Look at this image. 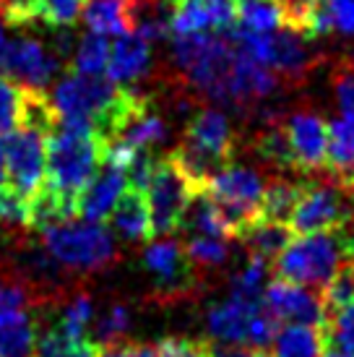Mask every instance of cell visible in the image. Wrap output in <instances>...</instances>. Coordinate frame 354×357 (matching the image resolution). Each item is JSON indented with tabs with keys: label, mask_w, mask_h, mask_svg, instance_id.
Returning <instances> with one entry per match:
<instances>
[{
	"label": "cell",
	"mask_w": 354,
	"mask_h": 357,
	"mask_svg": "<svg viewBox=\"0 0 354 357\" xmlns=\"http://www.w3.org/2000/svg\"><path fill=\"white\" fill-rule=\"evenodd\" d=\"M172 63L187 84L203 97L232 107L263 102L276 91L274 70L253 58L222 34H187L172 42Z\"/></svg>",
	"instance_id": "cell-1"
},
{
	"label": "cell",
	"mask_w": 354,
	"mask_h": 357,
	"mask_svg": "<svg viewBox=\"0 0 354 357\" xmlns=\"http://www.w3.org/2000/svg\"><path fill=\"white\" fill-rule=\"evenodd\" d=\"M105 162L102 141L86 128L55 123L47 133V178L42 190L58 201L68 219L79 217V199Z\"/></svg>",
	"instance_id": "cell-2"
},
{
	"label": "cell",
	"mask_w": 354,
	"mask_h": 357,
	"mask_svg": "<svg viewBox=\"0 0 354 357\" xmlns=\"http://www.w3.org/2000/svg\"><path fill=\"white\" fill-rule=\"evenodd\" d=\"M349 261H354L349 229H331L295 235L274 261V268L279 279L321 292Z\"/></svg>",
	"instance_id": "cell-3"
},
{
	"label": "cell",
	"mask_w": 354,
	"mask_h": 357,
	"mask_svg": "<svg viewBox=\"0 0 354 357\" xmlns=\"http://www.w3.org/2000/svg\"><path fill=\"white\" fill-rule=\"evenodd\" d=\"M214 201L229 238L243 240L250 229L263 222L266 180L261 172L245 165H226L203 188Z\"/></svg>",
	"instance_id": "cell-4"
},
{
	"label": "cell",
	"mask_w": 354,
	"mask_h": 357,
	"mask_svg": "<svg viewBox=\"0 0 354 357\" xmlns=\"http://www.w3.org/2000/svg\"><path fill=\"white\" fill-rule=\"evenodd\" d=\"M206 328L211 342L222 347L266 349L274 344L282 324L268 313L263 300H243L229 295L208 307Z\"/></svg>",
	"instance_id": "cell-5"
},
{
	"label": "cell",
	"mask_w": 354,
	"mask_h": 357,
	"mask_svg": "<svg viewBox=\"0 0 354 357\" xmlns=\"http://www.w3.org/2000/svg\"><path fill=\"white\" fill-rule=\"evenodd\" d=\"M42 248L60 268L70 271H99L118 258L115 238L102 225L60 222L42 229Z\"/></svg>",
	"instance_id": "cell-6"
},
{
	"label": "cell",
	"mask_w": 354,
	"mask_h": 357,
	"mask_svg": "<svg viewBox=\"0 0 354 357\" xmlns=\"http://www.w3.org/2000/svg\"><path fill=\"white\" fill-rule=\"evenodd\" d=\"M354 222V196L336 180H307L297 208L289 219V229L295 235L349 229Z\"/></svg>",
	"instance_id": "cell-7"
},
{
	"label": "cell",
	"mask_w": 354,
	"mask_h": 357,
	"mask_svg": "<svg viewBox=\"0 0 354 357\" xmlns=\"http://www.w3.org/2000/svg\"><path fill=\"white\" fill-rule=\"evenodd\" d=\"M144 193H146L154 238H167V235H175L177 229H183L187 206L196 196V188L190 185V180L180 172V167L172 159L164 157L154 162V169H151V178H148Z\"/></svg>",
	"instance_id": "cell-8"
},
{
	"label": "cell",
	"mask_w": 354,
	"mask_h": 357,
	"mask_svg": "<svg viewBox=\"0 0 354 357\" xmlns=\"http://www.w3.org/2000/svg\"><path fill=\"white\" fill-rule=\"evenodd\" d=\"M305 40V34L289 26L266 31V34L232 29V42L247 58H253L258 66L274 70L276 76H286V79H300L313 63V52Z\"/></svg>",
	"instance_id": "cell-9"
},
{
	"label": "cell",
	"mask_w": 354,
	"mask_h": 357,
	"mask_svg": "<svg viewBox=\"0 0 354 357\" xmlns=\"http://www.w3.org/2000/svg\"><path fill=\"white\" fill-rule=\"evenodd\" d=\"M3 149L10 193L29 206L47 178V139L42 130L21 126L3 139Z\"/></svg>",
	"instance_id": "cell-10"
},
{
	"label": "cell",
	"mask_w": 354,
	"mask_h": 357,
	"mask_svg": "<svg viewBox=\"0 0 354 357\" xmlns=\"http://www.w3.org/2000/svg\"><path fill=\"white\" fill-rule=\"evenodd\" d=\"M60 66H63V58L52 45H45L34 37H16V40H8L3 50L0 76H6L24 89L45 91Z\"/></svg>",
	"instance_id": "cell-11"
},
{
	"label": "cell",
	"mask_w": 354,
	"mask_h": 357,
	"mask_svg": "<svg viewBox=\"0 0 354 357\" xmlns=\"http://www.w3.org/2000/svg\"><path fill=\"white\" fill-rule=\"evenodd\" d=\"M263 305L279 324L297 326H321L325 324V307L321 292L313 287H302L286 279H271L263 289Z\"/></svg>",
	"instance_id": "cell-12"
},
{
	"label": "cell",
	"mask_w": 354,
	"mask_h": 357,
	"mask_svg": "<svg viewBox=\"0 0 354 357\" xmlns=\"http://www.w3.org/2000/svg\"><path fill=\"white\" fill-rule=\"evenodd\" d=\"M144 268L151 274L154 287L162 298H183L193 292L196 266L190 264L185 248L175 240L148 243L144 250Z\"/></svg>",
	"instance_id": "cell-13"
},
{
	"label": "cell",
	"mask_w": 354,
	"mask_h": 357,
	"mask_svg": "<svg viewBox=\"0 0 354 357\" xmlns=\"http://www.w3.org/2000/svg\"><path fill=\"white\" fill-rule=\"evenodd\" d=\"M237 21V0H175L172 34H222Z\"/></svg>",
	"instance_id": "cell-14"
},
{
	"label": "cell",
	"mask_w": 354,
	"mask_h": 357,
	"mask_svg": "<svg viewBox=\"0 0 354 357\" xmlns=\"http://www.w3.org/2000/svg\"><path fill=\"white\" fill-rule=\"evenodd\" d=\"M295 157L297 172H318L325 169L328 151V126L313 112H295L282 123Z\"/></svg>",
	"instance_id": "cell-15"
},
{
	"label": "cell",
	"mask_w": 354,
	"mask_h": 357,
	"mask_svg": "<svg viewBox=\"0 0 354 357\" xmlns=\"http://www.w3.org/2000/svg\"><path fill=\"white\" fill-rule=\"evenodd\" d=\"M128 185H130L128 175H125L123 169L112 167L107 162H102V167L97 169V175L91 178L86 190L81 193L79 217L84 219V222H91V225H105Z\"/></svg>",
	"instance_id": "cell-16"
},
{
	"label": "cell",
	"mask_w": 354,
	"mask_h": 357,
	"mask_svg": "<svg viewBox=\"0 0 354 357\" xmlns=\"http://www.w3.org/2000/svg\"><path fill=\"white\" fill-rule=\"evenodd\" d=\"M148 70H151V42H146L136 31L120 34L109 50L107 79L128 89L130 84L146 79Z\"/></svg>",
	"instance_id": "cell-17"
},
{
	"label": "cell",
	"mask_w": 354,
	"mask_h": 357,
	"mask_svg": "<svg viewBox=\"0 0 354 357\" xmlns=\"http://www.w3.org/2000/svg\"><path fill=\"white\" fill-rule=\"evenodd\" d=\"M40 316L29 307L0 313V357H37Z\"/></svg>",
	"instance_id": "cell-18"
},
{
	"label": "cell",
	"mask_w": 354,
	"mask_h": 357,
	"mask_svg": "<svg viewBox=\"0 0 354 357\" xmlns=\"http://www.w3.org/2000/svg\"><path fill=\"white\" fill-rule=\"evenodd\" d=\"M107 222L120 238L133 240V243H146V240L154 238L151 235V214H148L146 193L133 188V185H128L125 193L120 196Z\"/></svg>",
	"instance_id": "cell-19"
},
{
	"label": "cell",
	"mask_w": 354,
	"mask_h": 357,
	"mask_svg": "<svg viewBox=\"0 0 354 357\" xmlns=\"http://www.w3.org/2000/svg\"><path fill=\"white\" fill-rule=\"evenodd\" d=\"M328 178L349 185L354 180V120L341 118L328 126V151H325Z\"/></svg>",
	"instance_id": "cell-20"
},
{
	"label": "cell",
	"mask_w": 354,
	"mask_h": 357,
	"mask_svg": "<svg viewBox=\"0 0 354 357\" xmlns=\"http://www.w3.org/2000/svg\"><path fill=\"white\" fill-rule=\"evenodd\" d=\"M84 24L102 37H120L130 31V0H86Z\"/></svg>",
	"instance_id": "cell-21"
},
{
	"label": "cell",
	"mask_w": 354,
	"mask_h": 357,
	"mask_svg": "<svg viewBox=\"0 0 354 357\" xmlns=\"http://www.w3.org/2000/svg\"><path fill=\"white\" fill-rule=\"evenodd\" d=\"M286 26L282 0H237V26L240 31L266 34Z\"/></svg>",
	"instance_id": "cell-22"
},
{
	"label": "cell",
	"mask_w": 354,
	"mask_h": 357,
	"mask_svg": "<svg viewBox=\"0 0 354 357\" xmlns=\"http://www.w3.org/2000/svg\"><path fill=\"white\" fill-rule=\"evenodd\" d=\"M325 334L321 326H297L286 324L274 339V357H321Z\"/></svg>",
	"instance_id": "cell-23"
},
{
	"label": "cell",
	"mask_w": 354,
	"mask_h": 357,
	"mask_svg": "<svg viewBox=\"0 0 354 357\" xmlns=\"http://www.w3.org/2000/svg\"><path fill=\"white\" fill-rule=\"evenodd\" d=\"M109 50H112V45L107 42V37L88 31V34L79 37L76 45H73V52H70V70H73V73H81V76L99 79L102 73H107Z\"/></svg>",
	"instance_id": "cell-24"
},
{
	"label": "cell",
	"mask_w": 354,
	"mask_h": 357,
	"mask_svg": "<svg viewBox=\"0 0 354 357\" xmlns=\"http://www.w3.org/2000/svg\"><path fill=\"white\" fill-rule=\"evenodd\" d=\"M300 193H302V183H295L292 178H274L271 183H266L263 222H279V225L289 227V219L295 214Z\"/></svg>",
	"instance_id": "cell-25"
},
{
	"label": "cell",
	"mask_w": 354,
	"mask_h": 357,
	"mask_svg": "<svg viewBox=\"0 0 354 357\" xmlns=\"http://www.w3.org/2000/svg\"><path fill=\"white\" fill-rule=\"evenodd\" d=\"M105 349L91 337H66L60 328L49 326L40 334L37 357H102Z\"/></svg>",
	"instance_id": "cell-26"
},
{
	"label": "cell",
	"mask_w": 354,
	"mask_h": 357,
	"mask_svg": "<svg viewBox=\"0 0 354 357\" xmlns=\"http://www.w3.org/2000/svg\"><path fill=\"white\" fill-rule=\"evenodd\" d=\"M295 238V232L286 227V225H279V222H261L256 227L247 232L243 243L247 245L250 256H261L266 261H276L279 253L289 245V240Z\"/></svg>",
	"instance_id": "cell-27"
},
{
	"label": "cell",
	"mask_w": 354,
	"mask_h": 357,
	"mask_svg": "<svg viewBox=\"0 0 354 357\" xmlns=\"http://www.w3.org/2000/svg\"><path fill=\"white\" fill-rule=\"evenodd\" d=\"M328 31L354 34V0H318L310 37H321Z\"/></svg>",
	"instance_id": "cell-28"
},
{
	"label": "cell",
	"mask_w": 354,
	"mask_h": 357,
	"mask_svg": "<svg viewBox=\"0 0 354 357\" xmlns=\"http://www.w3.org/2000/svg\"><path fill=\"white\" fill-rule=\"evenodd\" d=\"M256 154L263 159L268 167L274 169H297L295 167V157H292V149H289V141H286V133H284V126H279V123H271L268 128H263L258 133L256 139Z\"/></svg>",
	"instance_id": "cell-29"
},
{
	"label": "cell",
	"mask_w": 354,
	"mask_h": 357,
	"mask_svg": "<svg viewBox=\"0 0 354 357\" xmlns=\"http://www.w3.org/2000/svg\"><path fill=\"white\" fill-rule=\"evenodd\" d=\"M24 107H26V89L6 76H0V139H6L8 133L21 128Z\"/></svg>",
	"instance_id": "cell-30"
},
{
	"label": "cell",
	"mask_w": 354,
	"mask_h": 357,
	"mask_svg": "<svg viewBox=\"0 0 354 357\" xmlns=\"http://www.w3.org/2000/svg\"><path fill=\"white\" fill-rule=\"evenodd\" d=\"M323 334L331 344L354 355V298L344 305L325 310Z\"/></svg>",
	"instance_id": "cell-31"
},
{
	"label": "cell",
	"mask_w": 354,
	"mask_h": 357,
	"mask_svg": "<svg viewBox=\"0 0 354 357\" xmlns=\"http://www.w3.org/2000/svg\"><path fill=\"white\" fill-rule=\"evenodd\" d=\"M91 321H94V303L88 295H76V298L70 300L68 305L60 310L58 321L52 324L55 328H60L66 337H88L86 328L91 326Z\"/></svg>",
	"instance_id": "cell-32"
},
{
	"label": "cell",
	"mask_w": 354,
	"mask_h": 357,
	"mask_svg": "<svg viewBox=\"0 0 354 357\" xmlns=\"http://www.w3.org/2000/svg\"><path fill=\"white\" fill-rule=\"evenodd\" d=\"M128 328H130V310L125 305H112V307H107V310L102 313V318L94 324L91 339H94L102 349H107V347H112V344H120Z\"/></svg>",
	"instance_id": "cell-33"
},
{
	"label": "cell",
	"mask_w": 354,
	"mask_h": 357,
	"mask_svg": "<svg viewBox=\"0 0 354 357\" xmlns=\"http://www.w3.org/2000/svg\"><path fill=\"white\" fill-rule=\"evenodd\" d=\"M185 253L196 268H222L226 264V258H229L226 240L203 238V235H193L187 240Z\"/></svg>",
	"instance_id": "cell-34"
},
{
	"label": "cell",
	"mask_w": 354,
	"mask_h": 357,
	"mask_svg": "<svg viewBox=\"0 0 354 357\" xmlns=\"http://www.w3.org/2000/svg\"><path fill=\"white\" fill-rule=\"evenodd\" d=\"M86 0H40V24L52 29H70L84 16Z\"/></svg>",
	"instance_id": "cell-35"
},
{
	"label": "cell",
	"mask_w": 354,
	"mask_h": 357,
	"mask_svg": "<svg viewBox=\"0 0 354 357\" xmlns=\"http://www.w3.org/2000/svg\"><path fill=\"white\" fill-rule=\"evenodd\" d=\"M157 357H214V342L187 337H164L154 344Z\"/></svg>",
	"instance_id": "cell-36"
},
{
	"label": "cell",
	"mask_w": 354,
	"mask_h": 357,
	"mask_svg": "<svg viewBox=\"0 0 354 357\" xmlns=\"http://www.w3.org/2000/svg\"><path fill=\"white\" fill-rule=\"evenodd\" d=\"M282 6H284L286 13V26L310 37L315 10H318V0H282Z\"/></svg>",
	"instance_id": "cell-37"
},
{
	"label": "cell",
	"mask_w": 354,
	"mask_h": 357,
	"mask_svg": "<svg viewBox=\"0 0 354 357\" xmlns=\"http://www.w3.org/2000/svg\"><path fill=\"white\" fill-rule=\"evenodd\" d=\"M0 10L10 26L40 24V0H0Z\"/></svg>",
	"instance_id": "cell-38"
},
{
	"label": "cell",
	"mask_w": 354,
	"mask_h": 357,
	"mask_svg": "<svg viewBox=\"0 0 354 357\" xmlns=\"http://www.w3.org/2000/svg\"><path fill=\"white\" fill-rule=\"evenodd\" d=\"M29 289L21 282H10V279H0V313H10V310H21L29 307Z\"/></svg>",
	"instance_id": "cell-39"
},
{
	"label": "cell",
	"mask_w": 354,
	"mask_h": 357,
	"mask_svg": "<svg viewBox=\"0 0 354 357\" xmlns=\"http://www.w3.org/2000/svg\"><path fill=\"white\" fill-rule=\"evenodd\" d=\"M336 100H339V107L344 112V118L354 120V68L339 73V79H336Z\"/></svg>",
	"instance_id": "cell-40"
},
{
	"label": "cell",
	"mask_w": 354,
	"mask_h": 357,
	"mask_svg": "<svg viewBox=\"0 0 354 357\" xmlns=\"http://www.w3.org/2000/svg\"><path fill=\"white\" fill-rule=\"evenodd\" d=\"M102 357H157L154 347L148 344H133V342H120L102 352Z\"/></svg>",
	"instance_id": "cell-41"
},
{
	"label": "cell",
	"mask_w": 354,
	"mask_h": 357,
	"mask_svg": "<svg viewBox=\"0 0 354 357\" xmlns=\"http://www.w3.org/2000/svg\"><path fill=\"white\" fill-rule=\"evenodd\" d=\"M214 357H274L266 349H245V347H222L214 344Z\"/></svg>",
	"instance_id": "cell-42"
},
{
	"label": "cell",
	"mask_w": 354,
	"mask_h": 357,
	"mask_svg": "<svg viewBox=\"0 0 354 357\" xmlns=\"http://www.w3.org/2000/svg\"><path fill=\"white\" fill-rule=\"evenodd\" d=\"M8 169H6V149H3V141H0V204L8 199Z\"/></svg>",
	"instance_id": "cell-43"
},
{
	"label": "cell",
	"mask_w": 354,
	"mask_h": 357,
	"mask_svg": "<svg viewBox=\"0 0 354 357\" xmlns=\"http://www.w3.org/2000/svg\"><path fill=\"white\" fill-rule=\"evenodd\" d=\"M321 357H354L352 352H346V349L336 347V344H331L328 339H325V347H323V355Z\"/></svg>",
	"instance_id": "cell-44"
},
{
	"label": "cell",
	"mask_w": 354,
	"mask_h": 357,
	"mask_svg": "<svg viewBox=\"0 0 354 357\" xmlns=\"http://www.w3.org/2000/svg\"><path fill=\"white\" fill-rule=\"evenodd\" d=\"M6 45H8V40H6V29H3V24H0V58H3V50H6Z\"/></svg>",
	"instance_id": "cell-45"
},
{
	"label": "cell",
	"mask_w": 354,
	"mask_h": 357,
	"mask_svg": "<svg viewBox=\"0 0 354 357\" xmlns=\"http://www.w3.org/2000/svg\"><path fill=\"white\" fill-rule=\"evenodd\" d=\"M349 243H352V253H354V222H352V227H349Z\"/></svg>",
	"instance_id": "cell-46"
}]
</instances>
